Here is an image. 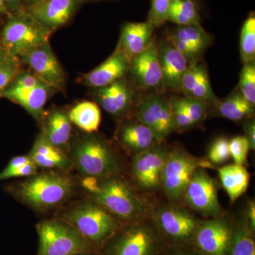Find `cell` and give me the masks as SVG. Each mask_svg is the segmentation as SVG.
<instances>
[{"mask_svg":"<svg viewBox=\"0 0 255 255\" xmlns=\"http://www.w3.org/2000/svg\"><path fill=\"white\" fill-rule=\"evenodd\" d=\"M82 186L94 202L117 219L130 222L148 217L153 209L150 203L120 175L105 179L83 177Z\"/></svg>","mask_w":255,"mask_h":255,"instance_id":"1","label":"cell"},{"mask_svg":"<svg viewBox=\"0 0 255 255\" xmlns=\"http://www.w3.org/2000/svg\"><path fill=\"white\" fill-rule=\"evenodd\" d=\"M69 147L70 159L82 177L105 179L120 175L119 155L103 137L85 132L74 137Z\"/></svg>","mask_w":255,"mask_h":255,"instance_id":"2","label":"cell"},{"mask_svg":"<svg viewBox=\"0 0 255 255\" xmlns=\"http://www.w3.org/2000/svg\"><path fill=\"white\" fill-rule=\"evenodd\" d=\"M15 197L40 211H47L63 204L71 196L74 183L68 174L50 172L36 174L12 187Z\"/></svg>","mask_w":255,"mask_h":255,"instance_id":"3","label":"cell"},{"mask_svg":"<svg viewBox=\"0 0 255 255\" xmlns=\"http://www.w3.org/2000/svg\"><path fill=\"white\" fill-rule=\"evenodd\" d=\"M52 33L22 7L6 16L0 39L8 54L21 58L49 42Z\"/></svg>","mask_w":255,"mask_h":255,"instance_id":"4","label":"cell"},{"mask_svg":"<svg viewBox=\"0 0 255 255\" xmlns=\"http://www.w3.org/2000/svg\"><path fill=\"white\" fill-rule=\"evenodd\" d=\"M60 219L71 225L93 247L102 246L119 230L117 218L97 203L85 201L67 209Z\"/></svg>","mask_w":255,"mask_h":255,"instance_id":"5","label":"cell"},{"mask_svg":"<svg viewBox=\"0 0 255 255\" xmlns=\"http://www.w3.org/2000/svg\"><path fill=\"white\" fill-rule=\"evenodd\" d=\"M39 238L37 255H81L94 247L71 225L62 219L47 220L37 226Z\"/></svg>","mask_w":255,"mask_h":255,"instance_id":"6","label":"cell"},{"mask_svg":"<svg viewBox=\"0 0 255 255\" xmlns=\"http://www.w3.org/2000/svg\"><path fill=\"white\" fill-rule=\"evenodd\" d=\"M212 164L190 155L180 147L169 150L161 174V187L171 202L183 200L193 174L199 167L209 168Z\"/></svg>","mask_w":255,"mask_h":255,"instance_id":"7","label":"cell"},{"mask_svg":"<svg viewBox=\"0 0 255 255\" xmlns=\"http://www.w3.org/2000/svg\"><path fill=\"white\" fill-rule=\"evenodd\" d=\"M148 217L130 221L119 230L108 255H157L160 241L155 223Z\"/></svg>","mask_w":255,"mask_h":255,"instance_id":"8","label":"cell"},{"mask_svg":"<svg viewBox=\"0 0 255 255\" xmlns=\"http://www.w3.org/2000/svg\"><path fill=\"white\" fill-rule=\"evenodd\" d=\"M134 114L150 129L159 143L165 141L176 130L170 100L164 93L150 92L142 94Z\"/></svg>","mask_w":255,"mask_h":255,"instance_id":"9","label":"cell"},{"mask_svg":"<svg viewBox=\"0 0 255 255\" xmlns=\"http://www.w3.org/2000/svg\"><path fill=\"white\" fill-rule=\"evenodd\" d=\"M142 92L125 77L100 88L92 89L96 103L117 119H126L135 114Z\"/></svg>","mask_w":255,"mask_h":255,"instance_id":"10","label":"cell"},{"mask_svg":"<svg viewBox=\"0 0 255 255\" xmlns=\"http://www.w3.org/2000/svg\"><path fill=\"white\" fill-rule=\"evenodd\" d=\"M169 150L162 142L132 155L130 163L132 178L144 192H155L161 187V174Z\"/></svg>","mask_w":255,"mask_h":255,"instance_id":"11","label":"cell"},{"mask_svg":"<svg viewBox=\"0 0 255 255\" xmlns=\"http://www.w3.org/2000/svg\"><path fill=\"white\" fill-rule=\"evenodd\" d=\"M151 217L161 231L177 241H187L194 237L200 223L189 209L175 204L152 209Z\"/></svg>","mask_w":255,"mask_h":255,"instance_id":"12","label":"cell"},{"mask_svg":"<svg viewBox=\"0 0 255 255\" xmlns=\"http://www.w3.org/2000/svg\"><path fill=\"white\" fill-rule=\"evenodd\" d=\"M183 200L188 207L206 217H216L221 214L217 186L205 168L196 169Z\"/></svg>","mask_w":255,"mask_h":255,"instance_id":"13","label":"cell"},{"mask_svg":"<svg viewBox=\"0 0 255 255\" xmlns=\"http://www.w3.org/2000/svg\"><path fill=\"white\" fill-rule=\"evenodd\" d=\"M127 76L140 92L164 93L155 38L130 63Z\"/></svg>","mask_w":255,"mask_h":255,"instance_id":"14","label":"cell"},{"mask_svg":"<svg viewBox=\"0 0 255 255\" xmlns=\"http://www.w3.org/2000/svg\"><path fill=\"white\" fill-rule=\"evenodd\" d=\"M234 228L221 216L200 221L194 237L196 246L205 255H228Z\"/></svg>","mask_w":255,"mask_h":255,"instance_id":"15","label":"cell"},{"mask_svg":"<svg viewBox=\"0 0 255 255\" xmlns=\"http://www.w3.org/2000/svg\"><path fill=\"white\" fill-rule=\"evenodd\" d=\"M21 63L27 65L42 82L53 88L55 92L63 91L66 77L50 42L32 50L19 58Z\"/></svg>","mask_w":255,"mask_h":255,"instance_id":"16","label":"cell"},{"mask_svg":"<svg viewBox=\"0 0 255 255\" xmlns=\"http://www.w3.org/2000/svg\"><path fill=\"white\" fill-rule=\"evenodd\" d=\"M84 3L85 0H42L25 9L53 33L68 24Z\"/></svg>","mask_w":255,"mask_h":255,"instance_id":"17","label":"cell"},{"mask_svg":"<svg viewBox=\"0 0 255 255\" xmlns=\"http://www.w3.org/2000/svg\"><path fill=\"white\" fill-rule=\"evenodd\" d=\"M167 38L189 64L201 60L212 42V38L201 25L177 26L169 32Z\"/></svg>","mask_w":255,"mask_h":255,"instance_id":"18","label":"cell"},{"mask_svg":"<svg viewBox=\"0 0 255 255\" xmlns=\"http://www.w3.org/2000/svg\"><path fill=\"white\" fill-rule=\"evenodd\" d=\"M164 92L180 93L181 84L187 71V60L167 38L157 43Z\"/></svg>","mask_w":255,"mask_h":255,"instance_id":"19","label":"cell"},{"mask_svg":"<svg viewBox=\"0 0 255 255\" xmlns=\"http://www.w3.org/2000/svg\"><path fill=\"white\" fill-rule=\"evenodd\" d=\"M180 92L184 97L200 100L211 107L219 100L211 86L207 67L201 60L188 65L182 78Z\"/></svg>","mask_w":255,"mask_h":255,"instance_id":"20","label":"cell"},{"mask_svg":"<svg viewBox=\"0 0 255 255\" xmlns=\"http://www.w3.org/2000/svg\"><path fill=\"white\" fill-rule=\"evenodd\" d=\"M155 26L148 22H128L121 29L117 49L129 63L149 46L153 41Z\"/></svg>","mask_w":255,"mask_h":255,"instance_id":"21","label":"cell"},{"mask_svg":"<svg viewBox=\"0 0 255 255\" xmlns=\"http://www.w3.org/2000/svg\"><path fill=\"white\" fill-rule=\"evenodd\" d=\"M130 63L117 48L101 65L85 74L81 83L90 88H100L125 78L128 73Z\"/></svg>","mask_w":255,"mask_h":255,"instance_id":"22","label":"cell"},{"mask_svg":"<svg viewBox=\"0 0 255 255\" xmlns=\"http://www.w3.org/2000/svg\"><path fill=\"white\" fill-rule=\"evenodd\" d=\"M117 132L120 145L132 155L140 153L159 143L153 132L134 115L127 117Z\"/></svg>","mask_w":255,"mask_h":255,"instance_id":"23","label":"cell"},{"mask_svg":"<svg viewBox=\"0 0 255 255\" xmlns=\"http://www.w3.org/2000/svg\"><path fill=\"white\" fill-rule=\"evenodd\" d=\"M55 90L44 82L33 88H16L8 86L2 97L22 107L37 122H42L45 115L44 107L47 101Z\"/></svg>","mask_w":255,"mask_h":255,"instance_id":"24","label":"cell"},{"mask_svg":"<svg viewBox=\"0 0 255 255\" xmlns=\"http://www.w3.org/2000/svg\"><path fill=\"white\" fill-rule=\"evenodd\" d=\"M42 135L56 147L65 151L70 146L72 122L68 112L61 108L53 109L45 114Z\"/></svg>","mask_w":255,"mask_h":255,"instance_id":"25","label":"cell"},{"mask_svg":"<svg viewBox=\"0 0 255 255\" xmlns=\"http://www.w3.org/2000/svg\"><path fill=\"white\" fill-rule=\"evenodd\" d=\"M30 152L34 154V162L41 168L68 169L73 165L66 152L50 143L41 132L36 137Z\"/></svg>","mask_w":255,"mask_h":255,"instance_id":"26","label":"cell"},{"mask_svg":"<svg viewBox=\"0 0 255 255\" xmlns=\"http://www.w3.org/2000/svg\"><path fill=\"white\" fill-rule=\"evenodd\" d=\"M215 107L216 115L234 122L246 121L255 115L254 106L241 95L238 89L223 100H218Z\"/></svg>","mask_w":255,"mask_h":255,"instance_id":"27","label":"cell"},{"mask_svg":"<svg viewBox=\"0 0 255 255\" xmlns=\"http://www.w3.org/2000/svg\"><path fill=\"white\" fill-rule=\"evenodd\" d=\"M221 184L231 203L237 201L246 193L250 182V174L244 165L236 163L218 169Z\"/></svg>","mask_w":255,"mask_h":255,"instance_id":"28","label":"cell"},{"mask_svg":"<svg viewBox=\"0 0 255 255\" xmlns=\"http://www.w3.org/2000/svg\"><path fill=\"white\" fill-rule=\"evenodd\" d=\"M69 118L82 131L94 133L100 128L102 114L96 102L84 101L74 106L68 112Z\"/></svg>","mask_w":255,"mask_h":255,"instance_id":"29","label":"cell"},{"mask_svg":"<svg viewBox=\"0 0 255 255\" xmlns=\"http://www.w3.org/2000/svg\"><path fill=\"white\" fill-rule=\"evenodd\" d=\"M167 21L177 26L201 25L199 9L194 0H172Z\"/></svg>","mask_w":255,"mask_h":255,"instance_id":"30","label":"cell"},{"mask_svg":"<svg viewBox=\"0 0 255 255\" xmlns=\"http://www.w3.org/2000/svg\"><path fill=\"white\" fill-rule=\"evenodd\" d=\"M228 255H255V243L253 230L246 219L234 228L232 246Z\"/></svg>","mask_w":255,"mask_h":255,"instance_id":"31","label":"cell"},{"mask_svg":"<svg viewBox=\"0 0 255 255\" xmlns=\"http://www.w3.org/2000/svg\"><path fill=\"white\" fill-rule=\"evenodd\" d=\"M240 53L243 65L255 63V17L250 15L243 23L240 38Z\"/></svg>","mask_w":255,"mask_h":255,"instance_id":"32","label":"cell"},{"mask_svg":"<svg viewBox=\"0 0 255 255\" xmlns=\"http://www.w3.org/2000/svg\"><path fill=\"white\" fill-rule=\"evenodd\" d=\"M238 89L244 98L255 107V63L243 65Z\"/></svg>","mask_w":255,"mask_h":255,"instance_id":"33","label":"cell"},{"mask_svg":"<svg viewBox=\"0 0 255 255\" xmlns=\"http://www.w3.org/2000/svg\"><path fill=\"white\" fill-rule=\"evenodd\" d=\"M22 63L18 57L9 55L0 67V97L16 76L23 71Z\"/></svg>","mask_w":255,"mask_h":255,"instance_id":"34","label":"cell"},{"mask_svg":"<svg viewBox=\"0 0 255 255\" xmlns=\"http://www.w3.org/2000/svg\"><path fill=\"white\" fill-rule=\"evenodd\" d=\"M172 107V117H173L176 130H187L194 127L190 117L183 102L182 97H172L170 99Z\"/></svg>","mask_w":255,"mask_h":255,"instance_id":"35","label":"cell"},{"mask_svg":"<svg viewBox=\"0 0 255 255\" xmlns=\"http://www.w3.org/2000/svg\"><path fill=\"white\" fill-rule=\"evenodd\" d=\"M229 141L226 137H220L212 142L208 152V159L211 164H220L227 162L231 157Z\"/></svg>","mask_w":255,"mask_h":255,"instance_id":"36","label":"cell"},{"mask_svg":"<svg viewBox=\"0 0 255 255\" xmlns=\"http://www.w3.org/2000/svg\"><path fill=\"white\" fill-rule=\"evenodd\" d=\"M171 2L172 0H152L147 21L155 28L162 26L167 21Z\"/></svg>","mask_w":255,"mask_h":255,"instance_id":"37","label":"cell"},{"mask_svg":"<svg viewBox=\"0 0 255 255\" xmlns=\"http://www.w3.org/2000/svg\"><path fill=\"white\" fill-rule=\"evenodd\" d=\"M182 100L191 122L194 126L201 123L207 116L211 106L200 100L183 96Z\"/></svg>","mask_w":255,"mask_h":255,"instance_id":"38","label":"cell"},{"mask_svg":"<svg viewBox=\"0 0 255 255\" xmlns=\"http://www.w3.org/2000/svg\"><path fill=\"white\" fill-rule=\"evenodd\" d=\"M231 157L234 163L244 165L248 158L250 149L249 142L244 135H237L233 137L229 141Z\"/></svg>","mask_w":255,"mask_h":255,"instance_id":"39","label":"cell"},{"mask_svg":"<svg viewBox=\"0 0 255 255\" xmlns=\"http://www.w3.org/2000/svg\"><path fill=\"white\" fill-rule=\"evenodd\" d=\"M31 162H33V160L29 155L16 156L11 159L6 167L1 172H0V180L7 179L8 176L11 172Z\"/></svg>","mask_w":255,"mask_h":255,"instance_id":"40","label":"cell"},{"mask_svg":"<svg viewBox=\"0 0 255 255\" xmlns=\"http://www.w3.org/2000/svg\"><path fill=\"white\" fill-rule=\"evenodd\" d=\"M245 135L247 140L249 142L250 149L255 150V119L251 118L245 121L243 124Z\"/></svg>","mask_w":255,"mask_h":255,"instance_id":"41","label":"cell"},{"mask_svg":"<svg viewBox=\"0 0 255 255\" xmlns=\"http://www.w3.org/2000/svg\"><path fill=\"white\" fill-rule=\"evenodd\" d=\"M246 219L249 223L252 230L255 228V204L254 201H251L247 208Z\"/></svg>","mask_w":255,"mask_h":255,"instance_id":"42","label":"cell"},{"mask_svg":"<svg viewBox=\"0 0 255 255\" xmlns=\"http://www.w3.org/2000/svg\"><path fill=\"white\" fill-rule=\"evenodd\" d=\"M9 14L23 7V0H4Z\"/></svg>","mask_w":255,"mask_h":255,"instance_id":"43","label":"cell"},{"mask_svg":"<svg viewBox=\"0 0 255 255\" xmlns=\"http://www.w3.org/2000/svg\"><path fill=\"white\" fill-rule=\"evenodd\" d=\"M8 56H9V54H8L7 50H6L0 39V67L4 63V62L7 59Z\"/></svg>","mask_w":255,"mask_h":255,"instance_id":"44","label":"cell"},{"mask_svg":"<svg viewBox=\"0 0 255 255\" xmlns=\"http://www.w3.org/2000/svg\"><path fill=\"white\" fill-rule=\"evenodd\" d=\"M7 8L5 4L4 0H0V16H9Z\"/></svg>","mask_w":255,"mask_h":255,"instance_id":"45","label":"cell"},{"mask_svg":"<svg viewBox=\"0 0 255 255\" xmlns=\"http://www.w3.org/2000/svg\"><path fill=\"white\" fill-rule=\"evenodd\" d=\"M41 1L42 0H23V6L26 7V6H31V5L36 4Z\"/></svg>","mask_w":255,"mask_h":255,"instance_id":"46","label":"cell"},{"mask_svg":"<svg viewBox=\"0 0 255 255\" xmlns=\"http://www.w3.org/2000/svg\"><path fill=\"white\" fill-rule=\"evenodd\" d=\"M169 255H192L190 254V253H185V252L183 251H177V252H174L173 253H171V254H169Z\"/></svg>","mask_w":255,"mask_h":255,"instance_id":"47","label":"cell"},{"mask_svg":"<svg viewBox=\"0 0 255 255\" xmlns=\"http://www.w3.org/2000/svg\"><path fill=\"white\" fill-rule=\"evenodd\" d=\"M86 2H94V1H110V0H85Z\"/></svg>","mask_w":255,"mask_h":255,"instance_id":"48","label":"cell"},{"mask_svg":"<svg viewBox=\"0 0 255 255\" xmlns=\"http://www.w3.org/2000/svg\"><path fill=\"white\" fill-rule=\"evenodd\" d=\"M1 28H0V36H1Z\"/></svg>","mask_w":255,"mask_h":255,"instance_id":"49","label":"cell"},{"mask_svg":"<svg viewBox=\"0 0 255 255\" xmlns=\"http://www.w3.org/2000/svg\"></svg>","mask_w":255,"mask_h":255,"instance_id":"50","label":"cell"}]
</instances>
